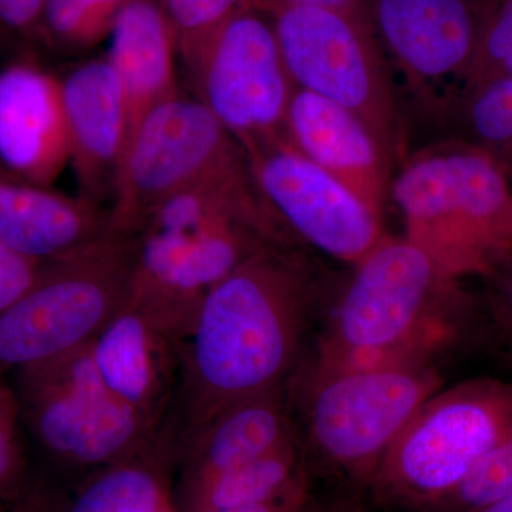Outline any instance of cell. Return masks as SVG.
Returning a JSON list of instances; mask_svg holds the SVG:
<instances>
[{"mask_svg":"<svg viewBox=\"0 0 512 512\" xmlns=\"http://www.w3.org/2000/svg\"><path fill=\"white\" fill-rule=\"evenodd\" d=\"M318 278L298 245H272L204 296L183 343L178 440L231 404L285 386L301 362Z\"/></svg>","mask_w":512,"mask_h":512,"instance_id":"obj_1","label":"cell"},{"mask_svg":"<svg viewBox=\"0 0 512 512\" xmlns=\"http://www.w3.org/2000/svg\"><path fill=\"white\" fill-rule=\"evenodd\" d=\"M134 237L128 295L183 340L212 286L261 249L298 245L256 187L245 154L165 198Z\"/></svg>","mask_w":512,"mask_h":512,"instance_id":"obj_2","label":"cell"},{"mask_svg":"<svg viewBox=\"0 0 512 512\" xmlns=\"http://www.w3.org/2000/svg\"><path fill=\"white\" fill-rule=\"evenodd\" d=\"M353 268L309 366L430 365L456 342L470 295L409 239L386 232Z\"/></svg>","mask_w":512,"mask_h":512,"instance_id":"obj_3","label":"cell"},{"mask_svg":"<svg viewBox=\"0 0 512 512\" xmlns=\"http://www.w3.org/2000/svg\"><path fill=\"white\" fill-rule=\"evenodd\" d=\"M390 198L403 237L458 281L488 278L512 256V187L467 141L447 137L404 154Z\"/></svg>","mask_w":512,"mask_h":512,"instance_id":"obj_4","label":"cell"},{"mask_svg":"<svg viewBox=\"0 0 512 512\" xmlns=\"http://www.w3.org/2000/svg\"><path fill=\"white\" fill-rule=\"evenodd\" d=\"M443 387L436 363L320 370L299 362L285 390L303 453L311 451L349 487L369 488L387 451L421 404Z\"/></svg>","mask_w":512,"mask_h":512,"instance_id":"obj_5","label":"cell"},{"mask_svg":"<svg viewBox=\"0 0 512 512\" xmlns=\"http://www.w3.org/2000/svg\"><path fill=\"white\" fill-rule=\"evenodd\" d=\"M512 439V383L480 377L421 404L377 468L375 500L429 511Z\"/></svg>","mask_w":512,"mask_h":512,"instance_id":"obj_6","label":"cell"},{"mask_svg":"<svg viewBox=\"0 0 512 512\" xmlns=\"http://www.w3.org/2000/svg\"><path fill=\"white\" fill-rule=\"evenodd\" d=\"M134 235L110 232L47 262L35 285L0 312V372L40 365L92 343L126 302Z\"/></svg>","mask_w":512,"mask_h":512,"instance_id":"obj_7","label":"cell"},{"mask_svg":"<svg viewBox=\"0 0 512 512\" xmlns=\"http://www.w3.org/2000/svg\"><path fill=\"white\" fill-rule=\"evenodd\" d=\"M268 9L296 89L356 114L394 167L404 157L403 117L367 6Z\"/></svg>","mask_w":512,"mask_h":512,"instance_id":"obj_8","label":"cell"},{"mask_svg":"<svg viewBox=\"0 0 512 512\" xmlns=\"http://www.w3.org/2000/svg\"><path fill=\"white\" fill-rule=\"evenodd\" d=\"M25 429L53 463L96 471L156 446L174 434L113 396L101 382L89 345L15 370Z\"/></svg>","mask_w":512,"mask_h":512,"instance_id":"obj_9","label":"cell"},{"mask_svg":"<svg viewBox=\"0 0 512 512\" xmlns=\"http://www.w3.org/2000/svg\"><path fill=\"white\" fill-rule=\"evenodd\" d=\"M198 97L245 156L284 143L295 84L286 69L274 15L254 0L228 19L187 70Z\"/></svg>","mask_w":512,"mask_h":512,"instance_id":"obj_10","label":"cell"},{"mask_svg":"<svg viewBox=\"0 0 512 512\" xmlns=\"http://www.w3.org/2000/svg\"><path fill=\"white\" fill-rule=\"evenodd\" d=\"M366 6L396 97L416 119L447 130L470 79L478 0H367Z\"/></svg>","mask_w":512,"mask_h":512,"instance_id":"obj_11","label":"cell"},{"mask_svg":"<svg viewBox=\"0 0 512 512\" xmlns=\"http://www.w3.org/2000/svg\"><path fill=\"white\" fill-rule=\"evenodd\" d=\"M241 154L208 107L181 90L151 111L131 138L110 205L111 229L136 234L161 201Z\"/></svg>","mask_w":512,"mask_h":512,"instance_id":"obj_12","label":"cell"},{"mask_svg":"<svg viewBox=\"0 0 512 512\" xmlns=\"http://www.w3.org/2000/svg\"><path fill=\"white\" fill-rule=\"evenodd\" d=\"M252 177L298 244L355 265L386 234L355 192L284 141L247 156Z\"/></svg>","mask_w":512,"mask_h":512,"instance_id":"obj_13","label":"cell"},{"mask_svg":"<svg viewBox=\"0 0 512 512\" xmlns=\"http://www.w3.org/2000/svg\"><path fill=\"white\" fill-rule=\"evenodd\" d=\"M183 343L127 295L119 312L90 343L101 382L151 423L175 431Z\"/></svg>","mask_w":512,"mask_h":512,"instance_id":"obj_14","label":"cell"},{"mask_svg":"<svg viewBox=\"0 0 512 512\" xmlns=\"http://www.w3.org/2000/svg\"><path fill=\"white\" fill-rule=\"evenodd\" d=\"M69 163L62 82L20 52L0 69V170L52 187Z\"/></svg>","mask_w":512,"mask_h":512,"instance_id":"obj_15","label":"cell"},{"mask_svg":"<svg viewBox=\"0 0 512 512\" xmlns=\"http://www.w3.org/2000/svg\"><path fill=\"white\" fill-rule=\"evenodd\" d=\"M60 82L69 164L79 195L104 205L116 194L126 143V104L119 76L104 57L80 63Z\"/></svg>","mask_w":512,"mask_h":512,"instance_id":"obj_16","label":"cell"},{"mask_svg":"<svg viewBox=\"0 0 512 512\" xmlns=\"http://www.w3.org/2000/svg\"><path fill=\"white\" fill-rule=\"evenodd\" d=\"M286 140L384 217L394 167L356 114L318 94L295 89L286 116Z\"/></svg>","mask_w":512,"mask_h":512,"instance_id":"obj_17","label":"cell"},{"mask_svg":"<svg viewBox=\"0 0 512 512\" xmlns=\"http://www.w3.org/2000/svg\"><path fill=\"white\" fill-rule=\"evenodd\" d=\"M110 232V207L0 170V241L19 254L55 261Z\"/></svg>","mask_w":512,"mask_h":512,"instance_id":"obj_18","label":"cell"},{"mask_svg":"<svg viewBox=\"0 0 512 512\" xmlns=\"http://www.w3.org/2000/svg\"><path fill=\"white\" fill-rule=\"evenodd\" d=\"M295 434L285 386L231 404L184 437L177 463L184 500L225 471L268 453Z\"/></svg>","mask_w":512,"mask_h":512,"instance_id":"obj_19","label":"cell"},{"mask_svg":"<svg viewBox=\"0 0 512 512\" xmlns=\"http://www.w3.org/2000/svg\"><path fill=\"white\" fill-rule=\"evenodd\" d=\"M109 39L106 57L119 76L126 104V153L148 114L181 92L177 43L160 0H131Z\"/></svg>","mask_w":512,"mask_h":512,"instance_id":"obj_20","label":"cell"},{"mask_svg":"<svg viewBox=\"0 0 512 512\" xmlns=\"http://www.w3.org/2000/svg\"><path fill=\"white\" fill-rule=\"evenodd\" d=\"M174 434L144 453L96 471L70 512H167L165 473L177 463Z\"/></svg>","mask_w":512,"mask_h":512,"instance_id":"obj_21","label":"cell"},{"mask_svg":"<svg viewBox=\"0 0 512 512\" xmlns=\"http://www.w3.org/2000/svg\"><path fill=\"white\" fill-rule=\"evenodd\" d=\"M308 477L298 434L268 453L225 471L185 498L187 512H222L274 500Z\"/></svg>","mask_w":512,"mask_h":512,"instance_id":"obj_22","label":"cell"},{"mask_svg":"<svg viewBox=\"0 0 512 512\" xmlns=\"http://www.w3.org/2000/svg\"><path fill=\"white\" fill-rule=\"evenodd\" d=\"M447 131L484 151L512 187V79L468 87Z\"/></svg>","mask_w":512,"mask_h":512,"instance_id":"obj_23","label":"cell"},{"mask_svg":"<svg viewBox=\"0 0 512 512\" xmlns=\"http://www.w3.org/2000/svg\"><path fill=\"white\" fill-rule=\"evenodd\" d=\"M131 0H46L39 49L82 53L109 39Z\"/></svg>","mask_w":512,"mask_h":512,"instance_id":"obj_24","label":"cell"},{"mask_svg":"<svg viewBox=\"0 0 512 512\" xmlns=\"http://www.w3.org/2000/svg\"><path fill=\"white\" fill-rule=\"evenodd\" d=\"M185 72L218 29L254 0H160Z\"/></svg>","mask_w":512,"mask_h":512,"instance_id":"obj_25","label":"cell"},{"mask_svg":"<svg viewBox=\"0 0 512 512\" xmlns=\"http://www.w3.org/2000/svg\"><path fill=\"white\" fill-rule=\"evenodd\" d=\"M512 79V0H478V36L467 89Z\"/></svg>","mask_w":512,"mask_h":512,"instance_id":"obj_26","label":"cell"},{"mask_svg":"<svg viewBox=\"0 0 512 512\" xmlns=\"http://www.w3.org/2000/svg\"><path fill=\"white\" fill-rule=\"evenodd\" d=\"M25 431L18 394L0 372V500H18L28 488Z\"/></svg>","mask_w":512,"mask_h":512,"instance_id":"obj_27","label":"cell"},{"mask_svg":"<svg viewBox=\"0 0 512 512\" xmlns=\"http://www.w3.org/2000/svg\"><path fill=\"white\" fill-rule=\"evenodd\" d=\"M512 495V439L481 461L431 512H460Z\"/></svg>","mask_w":512,"mask_h":512,"instance_id":"obj_28","label":"cell"},{"mask_svg":"<svg viewBox=\"0 0 512 512\" xmlns=\"http://www.w3.org/2000/svg\"><path fill=\"white\" fill-rule=\"evenodd\" d=\"M46 0H0V43L37 52Z\"/></svg>","mask_w":512,"mask_h":512,"instance_id":"obj_29","label":"cell"},{"mask_svg":"<svg viewBox=\"0 0 512 512\" xmlns=\"http://www.w3.org/2000/svg\"><path fill=\"white\" fill-rule=\"evenodd\" d=\"M46 264L19 254L0 241V312L8 309L36 284Z\"/></svg>","mask_w":512,"mask_h":512,"instance_id":"obj_30","label":"cell"},{"mask_svg":"<svg viewBox=\"0 0 512 512\" xmlns=\"http://www.w3.org/2000/svg\"><path fill=\"white\" fill-rule=\"evenodd\" d=\"M487 281V299L495 320L512 338V256Z\"/></svg>","mask_w":512,"mask_h":512,"instance_id":"obj_31","label":"cell"},{"mask_svg":"<svg viewBox=\"0 0 512 512\" xmlns=\"http://www.w3.org/2000/svg\"><path fill=\"white\" fill-rule=\"evenodd\" d=\"M311 500L308 477L302 478L284 494L278 495L274 500L266 503L252 505V507L239 508V510L222 512H303Z\"/></svg>","mask_w":512,"mask_h":512,"instance_id":"obj_32","label":"cell"},{"mask_svg":"<svg viewBox=\"0 0 512 512\" xmlns=\"http://www.w3.org/2000/svg\"><path fill=\"white\" fill-rule=\"evenodd\" d=\"M303 512H365L363 511L362 501H360V491L349 487L335 491L332 494H326L325 497L312 498L306 505Z\"/></svg>","mask_w":512,"mask_h":512,"instance_id":"obj_33","label":"cell"},{"mask_svg":"<svg viewBox=\"0 0 512 512\" xmlns=\"http://www.w3.org/2000/svg\"><path fill=\"white\" fill-rule=\"evenodd\" d=\"M12 512H59L56 494L42 481L28 485Z\"/></svg>","mask_w":512,"mask_h":512,"instance_id":"obj_34","label":"cell"},{"mask_svg":"<svg viewBox=\"0 0 512 512\" xmlns=\"http://www.w3.org/2000/svg\"><path fill=\"white\" fill-rule=\"evenodd\" d=\"M266 8L289 5L366 6L367 0H259Z\"/></svg>","mask_w":512,"mask_h":512,"instance_id":"obj_35","label":"cell"},{"mask_svg":"<svg viewBox=\"0 0 512 512\" xmlns=\"http://www.w3.org/2000/svg\"><path fill=\"white\" fill-rule=\"evenodd\" d=\"M460 512H512V495L498 498V500L490 501V503L477 505V507L467 508V510Z\"/></svg>","mask_w":512,"mask_h":512,"instance_id":"obj_36","label":"cell"}]
</instances>
